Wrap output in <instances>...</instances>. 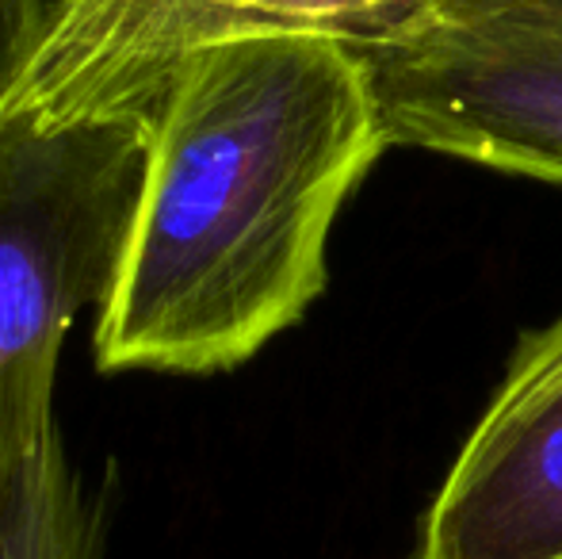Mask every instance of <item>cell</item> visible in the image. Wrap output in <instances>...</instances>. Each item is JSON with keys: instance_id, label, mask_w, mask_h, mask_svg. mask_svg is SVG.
I'll use <instances>...</instances> for the list:
<instances>
[{"instance_id": "5b68a950", "label": "cell", "mask_w": 562, "mask_h": 559, "mask_svg": "<svg viewBox=\"0 0 562 559\" xmlns=\"http://www.w3.org/2000/svg\"><path fill=\"white\" fill-rule=\"evenodd\" d=\"M409 559H562V318L517 342Z\"/></svg>"}, {"instance_id": "6da1fadb", "label": "cell", "mask_w": 562, "mask_h": 559, "mask_svg": "<svg viewBox=\"0 0 562 559\" xmlns=\"http://www.w3.org/2000/svg\"><path fill=\"white\" fill-rule=\"evenodd\" d=\"M383 149L352 46L260 35L192 54L100 303V372L215 376L257 357L326 291L329 231Z\"/></svg>"}, {"instance_id": "277c9868", "label": "cell", "mask_w": 562, "mask_h": 559, "mask_svg": "<svg viewBox=\"0 0 562 559\" xmlns=\"http://www.w3.org/2000/svg\"><path fill=\"white\" fill-rule=\"evenodd\" d=\"M363 62L391 149L562 185V0H440Z\"/></svg>"}, {"instance_id": "8992f818", "label": "cell", "mask_w": 562, "mask_h": 559, "mask_svg": "<svg viewBox=\"0 0 562 559\" xmlns=\"http://www.w3.org/2000/svg\"><path fill=\"white\" fill-rule=\"evenodd\" d=\"M61 353H46L15 376L12 463L0 494V559H108L112 468L89 483L69 463L54 418Z\"/></svg>"}, {"instance_id": "52a82bcc", "label": "cell", "mask_w": 562, "mask_h": 559, "mask_svg": "<svg viewBox=\"0 0 562 559\" xmlns=\"http://www.w3.org/2000/svg\"><path fill=\"white\" fill-rule=\"evenodd\" d=\"M50 12L54 0H0V112L35 58Z\"/></svg>"}, {"instance_id": "7a4b0ae2", "label": "cell", "mask_w": 562, "mask_h": 559, "mask_svg": "<svg viewBox=\"0 0 562 559\" xmlns=\"http://www.w3.org/2000/svg\"><path fill=\"white\" fill-rule=\"evenodd\" d=\"M154 120L35 127L0 120V494L12 463L15 376L61 353L104 303L146 180Z\"/></svg>"}, {"instance_id": "3957f363", "label": "cell", "mask_w": 562, "mask_h": 559, "mask_svg": "<svg viewBox=\"0 0 562 559\" xmlns=\"http://www.w3.org/2000/svg\"><path fill=\"white\" fill-rule=\"evenodd\" d=\"M440 0H54L50 23L0 120L35 127L157 120L177 69L207 46L318 35L379 51L417 35Z\"/></svg>"}]
</instances>
